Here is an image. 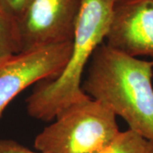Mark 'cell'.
Listing matches in <instances>:
<instances>
[{"label": "cell", "mask_w": 153, "mask_h": 153, "mask_svg": "<svg viewBox=\"0 0 153 153\" xmlns=\"http://www.w3.org/2000/svg\"><path fill=\"white\" fill-rule=\"evenodd\" d=\"M20 52L16 22L0 7V64Z\"/></svg>", "instance_id": "obj_8"}, {"label": "cell", "mask_w": 153, "mask_h": 153, "mask_svg": "<svg viewBox=\"0 0 153 153\" xmlns=\"http://www.w3.org/2000/svg\"><path fill=\"white\" fill-rule=\"evenodd\" d=\"M116 1L82 0L69 59L59 76L40 82L27 99L30 117L53 120L67 106L87 97L82 89V75L94 53L105 39Z\"/></svg>", "instance_id": "obj_2"}, {"label": "cell", "mask_w": 153, "mask_h": 153, "mask_svg": "<svg viewBox=\"0 0 153 153\" xmlns=\"http://www.w3.org/2000/svg\"><path fill=\"white\" fill-rule=\"evenodd\" d=\"M71 42L20 52L0 64V118L12 100L38 82L60 75L69 59Z\"/></svg>", "instance_id": "obj_4"}, {"label": "cell", "mask_w": 153, "mask_h": 153, "mask_svg": "<svg viewBox=\"0 0 153 153\" xmlns=\"http://www.w3.org/2000/svg\"><path fill=\"white\" fill-rule=\"evenodd\" d=\"M31 2L32 0H0V7L17 24Z\"/></svg>", "instance_id": "obj_9"}, {"label": "cell", "mask_w": 153, "mask_h": 153, "mask_svg": "<svg viewBox=\"0 0 153 153\" xmlns=\"http://www.w3.org/2000/svg\"><path fill=\"white\" fill-rule=\"evenodd\" d=\"M153 60H140L102 44L90 60L82 89L153 142Z\"/></svg>", "instance_id": "obj_1"}, {"label": "cell", "mask_w": 153, "mask_h": 153, "mask_svg": "<svg viewBox=\"0 0 153 153\" xmlns=\"http://www.w3.org/2000/svg\"><path fill=\"white\" fill-rule=\"evenodd\" d=\"M35 138L42 153H99L119 132L117 116L87 96L60 111Z\"/></svg>", "instance_id": "obj_3"}, {"label": "cell", "mask_w": 153, "mask_h": 153, "mask_svg": "<svg viewBox=\"0 0 153 153\" xmlns=\"http://www.w3.org/2000/svg\"><path fill=\"white\" fill-rule=\"evenodd\" d=\"M82 0H32L17 22L21 52L71 42Z\"/></svg>", "instance_id": "obj_5"}, {"label": "cell", "mask_w": 153, "mask_h": 153, "mask_svg": "<svg viewBox=\"0 0 153 153\" xmlns=\"http://www.w3.org/2000/svg\"><path fill=\"white\" fill-rule=\"evenodd\" d=\"M0 153H42L33 152L15 140H0Z\"/></svg>", "instance_id": "obj_10"}, {"label": "cell", "mask_w": 153, "mask_h": 153, "mask_svg": "<svg viewBox=\"0 0 153 153\" xmlns=\"http://www.w3.org/2000/svg\"><path fill=\"white\" fill-rule=\"evenodd\" d=\"M105 40L126 55L153 58V0H117Z\"/></svg>", "instance_id": "obj_6"}, {"label": "cell", "mask_w": 153, "mask_h": 153, "mask_svg": "<svg viewBox=\"0 0 153 153\" xmlns=\"http://www.w3.org/2000/svg\"><path fill=\"white\" fill-rule=\"evenodd\" d=\"M99 153H153V142L128 128L119 132Z\"/></svg>", "instance_id": "obj_7"}]
</instances>
